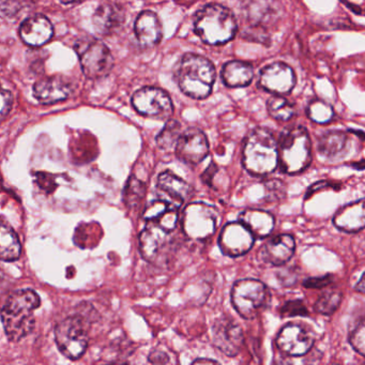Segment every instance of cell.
Returning a JSON list of instances; mask_svg holds the SVG:
<instances>
[{
	"label": "cell",
	"mask_w": 365,
	"mask_h": 365,
	"mask_svg": "<svg viewBox=\"0 0 365 365\" xmlns=\"http://www.w3.org/2000/svg\"><path fill=\"white\" fill-rule=\"evenodd\" d=\"M296 251V241L292 235L282 234L269 239L258 251L262 262L282 266L289 262Z\"/></svg>",
	"instance_id": "cell-18"
},
{
	"label": "cell",
	"mask_w": 365,
	"mask_h": 365,
	"mask_svg": "<svg viewBox=\"0 0 365 365\" xmlns=\"http://www.w3.org/2000/svg\"><path fill=\"white\" fill-rule=\"evenodd\" d=\"M220 213L215 207L206 202H190L181 217V226L187 238L206 241L217 232Z\"/></svg>",
	"instance_id": "cell-6"
},
{
	"label": "cell",
	"mask_w": 365,
	"mask_h": 365,
	"mask_svg": "<svg viewBox=\"0 0 365 365\" xmlns=\"http://www.w3.org/2000/svg\"><path fill=\"white\" fill-rule=\"evenodd\" d=\"M54 29L51 21L44 16H34L24 21L20 29V37L31 48H40L52 40Z\"/></svg>",
	"instance_id": "cell-19"
},
{
	"label": "cell",
	"mask_w": 365,
	"mask_h": 365,
	"mask_svg": "<svg viewBox=\"0 0 365 365\" xmlns=\"http://www.w3.org/2000/svg\"><path fill=\"white\" fill-rule=\"evenodd\" d=\"M349 343L359 354L365 356V328L363 318H361L356 328L350 333Z\"/></svg>",
	"instance_id": "cell-35"
},
{
	"label": "cell",
	"mask_w": 365,
	"mask_h": 365,
	"mask_svg": "<svg viewBox=\"0 0 365 365\" xmlns=\"http://www.w3.org/2000/svg\"><path fill=\"white\" fill-rule=\"evenodd\" d=\"M61 1L65 5H73V4L82 3L84 0H61Z\"/></svg>",
	"instance_id": "cell-45"
},
{
	"label": "cell",
	"mask_w": 365,
	"mask_h": 365,
	"mask_svg": "<svg viewBox=\"0 0 365 365\" xmlns=\"http://www.w3.org/2000/svg\"><path fill=\"white\" fill-rule=\"evenodd\" d=\"M239 222L253 235L254 238L262 239L272 232L275 219L270 212L259 209H247L239 215Z\"/></svg>",
	"instance_id": "cell-27"
},
{
	"label": "cell",
	"mask_w": 365,
	"mask_h": 365,
	"mask_svg": "<svg viewBox=\"0 0 365 365\" xmlns=\"http://www.w3.org/2000/svg\"><path fill=\"white\" fill-rule=\"evenodd\" d=\"M132 106L138 114L157 119H168L174 113L172 98L163 89L143 87L134 93Z\"/></svg>",
	"instance_id": "cell-10"
},
{
	"label": "cell",
	"mask_w": 365,
	"mask_h": 365,
	"mask_svg": "<svg viewBox=\"0 0 365 365\" xmlns=\"http://www.w3.org/2000/svg\"><path fill=\"white\" fill-rule=\"evenodd\" d=\"M146 195V185L135 176H131L123 191V200L129 209H136L140 206Z\"/></svg>",
	"instance_id": "cell-31"
},
{
	"label": "cell",
	"mask_w": 365,
	"mask_h": 365,
	"mask_svg": "<svg viewBox=\"0 0 365 365\" xmlns=\"http://www.w3.org/2000/svg\"><path fill=\"white\" fill-rule=\"evenodd\" d=\"M241 14L245 29L269 33L279 19V6L277 0H243Z\"/></svg>",
	"instance_id": "cell-11"
},
{
	"label": "cell",
	"mask_w": 365,
	"mask_h": 365,
	"mask_svg": "<svg viewBox=\"0 0 365 365\" xmlns=\"http://www.w3.org/2000/svg\"><path fill=\"white\" fill-rule=\"evenodd\" d=\"M269 197L271 200H281L285 195V185L282 181L272 180L266 183Z\"/></svg>",
	"instance_id": "cell-39"
},
{
	"label": "cell",
	"mask_w": 365,
	"mask_h": 365,
	"mask_svg": "<svg viewBox=\"0 0 365 365\" xmlns=\"http://www.w3.org/2000/svg\"><path fill=\"white\" fill-rule=\"evenodd\" d=\"M157 187L177 206H180L191 200L194 194V189L191 185L170 170L160 174L158 177Z\"/></svg>",
	"instance_id": "cell-24"
},
{
	"label": "cell",
	"mask_w": 365,
	"mask_h": 365,
	"mask_svg": "<svg viewBox=\"0 0 365 365\" xmlns=\"http://www.w3.org/2000/svg\"><path fill=\"white\" fill-rule=\"evenodd\" d=\"M349 142L347 132L339 130L324 132L318 140V153L329 161H336L347 155Z\"/></svg>",
	"instance_id": "cell-23"
},
{
	"label": "cell",
	"mask_w": 365,
	"mask_h": 365,
	"mask_svg": "<svg viewBox=\"0 0 365 365\" xmlns=\"http://www.w3.org/2000/svg\"><path fill=\"white\" fill-rule=\"evenodd\" d=\"M175 151L177 158L183 163L197 165L209 155L208 138L202 130L189 128L179 136Z\"/></svg>",
	"instance_id": "cell-13"
},
{
	"label": "cell",
	"mask_w": 365,
	"mask_h": 365,
	"mask_svg": "<svg viewBox=\"0 0 365 365\" xmlns=\"http://www.w3.org/2000/svg\"><path fill=\"white\" fill-rule=\"evenodd\" d=\"M181 130L182 129H181V125L178 120L170 119V120L166 121L163 129L155 138L158 147L163 149V150H170V149L174 148L176 146L179 136L182 133Z\"/></svg>",
	"instance_id": "cell-33"
},
{
	"label": "cell",
	"mask_w": 365,
	"mask_h": 365,
	"mask_svg": "<svg viewBox=\"0 0 365 365\" xmlns=\"http://www.w3.org/2000/svg\"><path fill=\"white\" fill-rule=\"evenodd\" d=\"M335 185H333L332 182H330V181H318V182L314 183V185H312L311 187H309V189L307 190L305 198H309V196L313 195L316 192L322 191V190L328 189V187H335Z\"/></svg>",
	"instance_id": "cell-42"
},
{
	"label": "cell",
	"mask_w": 365,
	"mask_h": 365,
	"mask_svg": "<svg viewBox=\"0 0 365 365\" xmlns=\"http://www.w3.org/2000/svg\"><path fill=\"white\" fill-rule=\"evenodd\" d=\"M242 164L252 176L272 174L279 166V147L274 134L267 128H256L245 138Z\"/></svg>",
	"instance_id": "cell-4"
},
{
	"label": "cell",
	"mask_w": 365,
	"mask_h": 365,
	"mask_svg": "<svg viewBox=\"0 0 365 365\" xmlns=\"http://www.w3.org/2000/svg\"><path fill=\"white\" fill-rule=\"evenodd\" d=\"M134 33L140 46L153 48L163 38V27L159 16L150 10L140 12L134 24Z\"/></svg>",
	"instance_id": "cell-22"
},
{
	"label": "cell",
	"mask_w": 365,
	"mask_h": 365,
	"mask_svg": "<svg viewBox=\"0 0 365 365\" xmlns=\"http://www.w3.org/2000/svg\"><path fill=\"white\" fill-rule=\"evenodd\" d=\"M277 147L279 166L284 174H300L311 164V138L303 125L286 128L279 135Z\"/></svg>",
	"instance_id": "cell-5"
},
{
	"label": "cell",
	"mask_w": 365,
	"mask_h": 365,
	"mask_svg": "<svg viewBox=\"0 0 365 365\" xmlns=\"http://www.w3.org/2000/svg\"><path fill=\"white\" fill-rule=\"evenodd\" d=\"M22 253V245L16 232L10 226L0 222V260L14 262Z\"/></svg>",
	"instance_id": "cell-29"
},
{
	"label": "cell",
	"mask_w": 365,
	"mask_h": 365,
	"mask_svg": "<svg viewBox=\"0 0 365 365\" xmlns=\"http://www.w3.org/2000/svg\"><path fill=\"white\" fill-rule=\"evenodd\" d=\"M270 301V292L259 279H239L232 286V303L241 317L253 319Z\"/></svg>",
	"instance_id": "cell-7"
},
{
	"label": "cell",
	"mask_w": 365,
	"mask_h": 365,
	"mask_svg": "<svg viewBox=\"0 0 365 365\" xmlns=\"http://www.w3.org/2000/svg\"><path fill=\"white\" fill-rule=\"evenodd\" d=\"M277 346L283 354L290 356L307 354L315 343L313 332L302 324H288L277 336Z\"/></svg>",
	"instance_id": "cell-15"
},
{
	"label": "cell",
	"mask_w": 365,
	"mask_h": 365,
	"mask_svg": "<svg viewBox=\"0 0 365 365\" xmlns=\"http://www.w3.org/2000/svg\"><path fill=\"white\" fill-rule=\"evenodd\" d=\"M73 93V86L63 78H48L36 83L34 96L42 104L65 101Z\"/></svg>",
	"instance_id": "cell-20"
},
{
	"label": "cell",
	"mask_w": 365,
	"mask_h": 365,
	"mask_svg": "<svg viewBox=\"0 0 365 365\" xmlns=\"http://www.w3.org/2000/svg\"><path fill=\"white\" fill-rule=\"evenodd\" d=\"M14 96L10 91L0 88V120L5 118L12 110Z\"/></svg>",
	"instance_id": "cell-38"
},
{
	"label": "cell",
	"mask_w": 365,
	"mask_h": 365,
	"mask_svg": "<svg viewBox=\"0 0 365 365\" xmlns=\"http://www.w3.org/2000/svg\"><path fill=\"white\" fill-rule=\"evenodd\" d=\"M354 289H356V292H360V294H364V274L361 275L360 279H359L358 283L354 286Z\"/></svg>",
	"instance_id": "cell-43"
},
{
	"label": "cell",
	"mask_w": 365,
	"mask_h": 365,
	"mask_svg": "<svg viewBox=\"0 0 365 365\" xmlns=\"http://www.w3.org/2000/svg\"><path fill=\"white\" fill-rule=\"evenodd\" d=\"M175 78L180 91L192 99H207L217 80L215 65L202 55L187 53L175 69Z\"/></svg>",
	"instance_id": "cell-1"
},
{
	"label": "cell",
	"mask_w": 365,
	"mask_h": 365,
	"mask_svg": "<svg viewBox=\"0 0 365 365\" xmlns=\"http://www.w3.org/2000/svg\"><path fill=\"white\" fill-rule=\"evenodd\" d=\"M194 33L204 43L222 46L232 41L238 23L232 10L220 4H209L194 16Z\"/></svg>",
	"instance_id": "cell-3"
},
{
	"label": "cell",
	"mask_w": 365,
	"mask_h": 365,
	"mask_svg": "<svg viewBox=\"0 0 365 365\" xmlns=\"http://www.w3.org/2000/svg\"><path fill=\"white\" fill-rule=\"evenodd\" d=\"M170 245V232L157 224L149 223L140 235V251L143 258L157 264Z\"/></svg>",
	"instance_id": "cell-17"
},
{
	"label": "cell",
	"mask_w": 365,
	"mask_h": 365,
	"mask_svg": "<svg viewBox=\"0 0 365 365\" xmlns=\"http://www.w3.org/2000/svg\"><path fill=\"white\" fill-rule=\"evenodd\" d=\"M341 302V294L336 290L324 292L314 304V309L322 315H332Z\"/></svg>",
	"instance_id": "cell-34"
},
{
	"label": "cell",
	"mask_w": 365,
	"mask_h": 365,
	"mask_svg": "<svg viewBox=\"0 0 365 365\" xmlns=\"http://www.w3.org/2000/svg\"><path fill=\"white\" fill-rule=\"evenodd\" d=\"M334 277L331 274L322 275V277H309L303 282V286L309 289H322L327 287L334 281Z\"/></svg>",
	"instance_id": "cell-37"
},
{
	"label": "cell",
	"mask_w": 365,
	"mask_h": 365,
	"mask_svg": "<svg viewBox=\"0 0 365 365\" xmlns=\"http://www.w3.org/2000/svg\"><path fill=\"white\" fill-rule=\"evenodd\" d=\"M193 364H217V361L211 359H197L193 361Z\"/></svg>",
	"instance_id": "cell-44"
},
{
	"label": "cell",
	"mask_w": 365,
	"mask_h": 365,
	"mask_svg": "<svg viewBox=\"0 0 365 365\" xmlns=\"http://www.w3.org/2000/svg\"><path fill=\"white\" fill-rule=\"evenodd\" d=\"M352 168H354V170H363V168H364V161L361 160L360 163L352 164Z\"/></svg>",
	"instance_id": "cell-46"
},
{
	"label": "cell",
	"mask_w": 365,
	"mask_h": 365,
	"mask_svg": "<svg viewBox=\"0 0 365 365\" xmlns=\"http://www.w3.org/2000/svg\"><path fill=\"white\" fill-rule=\"evenodd\" d=\"M269 115L275 120L289 121L296 115V108L283 96H273L267 102Z\"/></svg>",
	"instance_id": "cell-30"
},
{
	"label": "cell",
	"mask_w": 365,
	"mask_h": 365,
	"mask_svg": "<svg viewBox=\"0 0 365 365\" xmlns=\"http://www.w3.org/2000/svg\"><path fill=\"white\" fill-rule=\"evenodd\" d=\"M148 360L153 364H170V363H175V361L170 360L168 352L164 351L162 349H155L153 352H150Z\"/></svg>",
	"instance_id": "cell-41"
},
{
	"label": "cell",
	"mask_w": 365,
	"mask_h": 365,
	"mask_svg": "<svg viewBox=\"0 0 365 365\" xmlns=\"http://www.w3.org/2000/svg\"><path fill=\"white\" fill-rule=\"evenodd\" d=\"M212 343L226 356H236L245 344L242 328L232 317L217 318L212 326Z\"/></svg>",
	"instance_id": "cell-14"
},
{
	"label": "cell",
	"mask_w": 365,
	"mask_h": 365,
	"mask_svg": "<svg viewBox=\"0 0 365 365\" xmlns=\"http://www.w3.org/2000/svg\"><path fill=\"white\" fill-rule=\"evenodd\" d=\"M307 115L313 123L326 125L333 120L335 113L332 106L324 100L314 99L307 104Z\"/></svg>",
	"instance_id": "cell-32"
},
{
	"label": "cell",
	"mask_w": 365,
	"mask_h": 365,
	"mask_svg": "<svg viewBox=\"0 0 365 365\" xmlns=\"http://www.w3.org/2000/svg\"><path fill=\"white\" fill-rule=\"evenodd\" d=\"M279 315L282 317H296V316H301L305 317L309 316V311L305 307L303 301L301 300H290L287 301L283 307L279 309Z\"/></svg>",
	"instance_id": "cell-36"
},
{
	"label": "cell",
	"mask_w": 365,
	"mask_h": 365,
	"mask_svg": "<svg viewBox=\"0 0 365 365\" xmlns=\"http://www.w3.org/2000/svg\"><path fill=\"white\" fill-rule=\"evenodd\" d=\"M294 70L287 63L277 61L260 70L259 86L273 96H287L296 86Z\"/></svg>",
	"instance_id": "cell-12"
},
{
	"label": "cell",
	"mask_w": 365,
	"mask_h": 365,
	"mask_svg": "<svg viewBox=\"0 0 365 365\" xmlns=\"http://www.w3.org/2000/svg\"><path fill=\"white\" fill-rule=\"evenodd\" d=\"M125 19V11L118 4L106 1L96 10L93 24L100 34L110 35L123 26Z\"/></svg>",
	"instance_id": "cell-25"
},
{
	"label": "cell",
	"mask_w": 365,
	"mask_h": 365,
	"mask_svg": "<svg viewBox=\"0 0 365 365\" xmlns=\"http://www.w3.org/2000/svg\"><path fill=\"white\" fill-rule=\"evenodd\" d=\"M40 304L41 300L35 290H16L10 294L0 314L6 335L10 341H21L33 332L36 324L34 312Z\"/></svg>",
	"instance_id": "cell-2"
},
{
	"label": "cell",
	"mask_w": 365,
	"mask_h": 365,
	"mask_svg": "<svg viewBox=\"0 0 365 365\" xmlns=\"http://www.w3.org/2000/svg\"><path fill=\"white\" fill-rule=\"evenodd\" d=\"M179 206L168 200H155L149 202L143 213V219L148 223L157 224L160 227L170 232L178 223Z\"/></svg>",
	"instance_id": "cell-21"
},
{
	"label": "cell",
	"mask_w": 365,
	"mask_h": 365,
	"mask_svg": "<svg viewBox=\"0 0 365 365\" xmlns=\"http://www.w3.org/2000/svg\"><path fill=\"white\" fill-rule=\"evenodd\" d=\"M255 238L240 222L226 224L219 237L222 253L230 257H239L251 251Z\"/></svg>",
	"instance_id": "cell-16"
},
{
	"label": "cell",
	"mask_w": 365,
	"mask_h": 365,
	"mask_svg": "<svg viewBox=\"0 0 365 365\" xmlns=\"http://www.w3.org/2000/svg\"><path fill=\"white\" fill-rule=\"evenodd\" d=\"M333 223L345 232H358L364 228V200H356L339 209L333 217Z\"/></svg>",
	"instance_id": "cell-26"
},
{
	"label": "cell",
	"mask_w": 365,
	"mask_h": 365,
	"mask_svg": "<svg viewBox=\"0 0 365 365\" xmlns=\"http://www.w3.org/2000/svg\"><path fill=\"white\" fill-rule=\"evenodd\" d=\"M254 74L255 72L251 63L232 61L222 68L221 78L224 84L230 88H243L253 82Z\"/></svg>",
	"instance_id": "cell-28"
},
{
	"label": "cell",
	"mask_w": 365,
	"mask_h": 365,
	"mask_svg": "<svg viewBox=\"0 0 365 365\" xmlns=\"http://www.w3.org/2000/svg\"><path fill=\"white\" fill-rule=\"evenodd\" d=\"M220 168L217 165V164L211 162L209 164L208 168H206L204 173L202 174V181L205 183V185H208V187H215V177L219 175Z\"/></svg>",
	"instance_id": "cell-40"
},
{
	"label": "cell",
	"mask_w": 365,
	"mask_h": 365,
	"mask_svg": "<svg viewBox=\"0 0 365 365\" xmlns=\"http://www.w3.org/2000/svg\"><path fill=\"white\" fill-rule=\"evenodd\" d=\"M85 76L91 80L106 78L114 66L110 48L95 38H83L74 46Z\"/></svg>",
	"instance_id": "cell-8"
},
{
	"label": "cell",
	"mask_w": 365,
	"mask_h": 365,
	"mask_svg": "<svg viewBox=\"0 0 365 365\" xmlns=\"http://www.w3.org/2000/svg\"><path fill=\"white\" fill-rule=\"evenodd\" d=\"M55 339L59 351L70 360L80 359L88 346V334L78 316H71L59 322L55 328Z\"/></svg>",
	"instance_id": "cell-9"
}]
</instances>
